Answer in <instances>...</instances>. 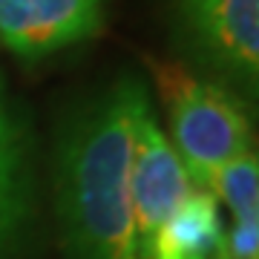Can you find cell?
Wrapping results in <instances>:
<instances>
[{"instance_id":"obj_8","label":"cell","mask_w":259,"mask_h":259,"mask_svg":"<svg viewBox=\"0 0 259 259\" xmlns=\"http://www.w3.org/2000/svg\"><path fill=\"white\" fill-rule=\"evenodd\" d=\"M216 202H225L231 219H256L259 216V158L256 150L239 153L222 164L207 182Z\"/></svg>"},{"instance_id":"obj_2","label":"cell","mask_w":259,"mask_h":259,"mask_svg":"<svg viewBox=\"0 0 259 259\" xmlns=\"http://www.w3.org/2000/svg\"><path fill=\"white\" fill-rule=\"evenodd\" d=\"M164 110L170 144L176 147L193 187L207 190L210 176L239 153L253 150L248 101L179 61L147 58Z\"/></svg>"},{"instance_id":"obj_3","label":"cell","mask_w":259,"mask_h":259,"mask_svg":"<svg viewBox=\"0 0 259 259\" xmlns=\"http://www.w3.org/2000/svg\"><path fill=\"white\" fill-rule=\"evenodd\" d=\"M179 49L245 101L259 90V0H173Z\"/></svg>"},{"instance_id":"obj_4","label":"cell","mask_w":259,"mask_h":259,"mask_svg":"<svg viewBox=\"0 0 259 259\" xmlns=\"http://www.w3.org/2000/svg\"><path fill=\"white\" fill-rule=\"evenodd\" d=\"M190 190H193V182L150 107L139 121L133 167H130V199H133L139 259L150 256L156 231L185 202Z\"/></svg>"},{"instance_id":"obj_7","label":"cell","mask_w":259,"mask_h":259,"mask_svg":"<svg viewBox=\"0 0 259 259\" xmlns=\"http://www.w3.org/2000/svg\"><path fill=\"white\" fill-rule=\"evenodd\" d=\"M222 231L225 225L216 196L193 187L156 231L147 259H213Z\"/></svg>"},{"instance_id":"obj_9","label":"cell","mask_w":259,"mask_h":259,"mask_svg":"<svg viewBox=\"0 0 259 259\" xmlns=\"http://www.w3.org/2000/svg\"><path fill=\"white\" fill-rule=\"evenodd\" d=\"M213 259H259V216L231 219V225L222 231Z\"/></svg>"},{"instance_id":"obj_6","label":"cell","mask_w":259,"mask_h":259,"mask_svg":"<svg viewBox=\"0 0 259 259\" xmlns=\"http://www.w3.org/2000/svg\"><path fill=\"white\" fill-rule=\"evenodd\" d=\"M35 219L32 141L0 72V259H32Z\"/></svg>"},{"instance_id":"obj_5","label":"cell","mask_w":259,"mask_h":259,"mask_svg":"<svg viewBox=\"0 0 259 259\" xmlns=\"http://www.w3.org/2000/svg\"><path fill=\"white\" fill-rule=\"evenodd\" d=\"M107 0H0V47L20 61H40L95 37Z\"/></svg>"},{"instance_id":"obj_1","label":"cell","mask_w":259,"mask_h":259,"mask_svg":"<svg viewBox=\"0 0 259 259\" xmlns=\"http://www.w3.org/2000/svg\"><path fill=\"white\" fill-rule=\"evenodd\" d=\"M147 110V87L124 72L64 121L52 158L64 259H139L130 167Z\"/></svg>"}]
</instances>
